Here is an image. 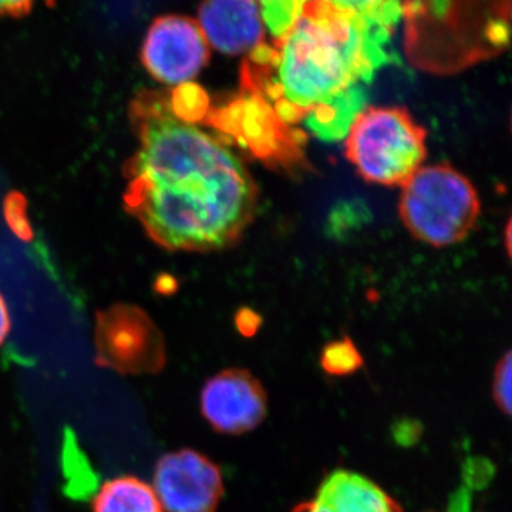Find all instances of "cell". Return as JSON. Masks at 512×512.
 <instances>
[{
  "instance_id": "obj_1",
  "label": "cell",
  "mask_w": 512,
  "mask_h": 512,
  "mask_svg": "<svg viewBox=\"0 0 512 512\" xmlns=\"http://www.w3.org/2000/svg\"><path fill=\"white\" fill-rule=\"evenodd\" d=\"M130 119L138 147L124 168L128 214L168 251L231 247L258 210L248 168L220 140L175 119L167 93H138Z\"/></svg>"
},
{
  "instance_id": "obj_2",
  "label": "cell",
  "mask_w": 512,
  "mask_h": 512,
  "mask_svg": "<svg viewBox=\"0 0 512 512\" xmlns=\"http://www.w3.org/2000/svg\"><path fill=\"white\" fill-rule=\"evenodd\" d=\"M394 32L325 0H308L285 35L248 53L239 90L258 94L288 126L305 123L320 140L338 141L365 109L376 73L399 63Z\"/></svg>"
},
{
  "instance_id": "obj_3",
  "label": "cell",
  "mask_w": 512,
  "mask_h": 512,
  "mask_svg": "<svg viewBox=\"0 0 512 512\" xmlns=\"http://www.w3.org/2000/svg\"><path fill=\"white\" fill-rule=\"evenodd\" d=\"M511 0H402L404 53L423 72L454 74L510 45Z\"/></svg>"
},
{
  "instance_id": "obj_4",
  "label": "cell",
  "mask_w": 512,
  "mask_h": 512,
  "mask_svg": "<svg viewBox=\"0 0 512 512\" xmlns=\"http://www.w3.org/2000/svg\"><path fill=\"white\" fill-rule=\"evenodd\" d=\"M426 140L403 107H365L350 124L345 154L367 183L403 187L426 160Z\"/></svg>"
},
{
  "instance_id": "obj_5",
  "label": "cell",
  "mask_w": 512,
  "mask_h": 512,
  "mask_svg": "<svg viewBox=\"0 0 512 512\" xmlns=\"http://www.w3.org/2000/svg\"><path fill=\"white\" fill-rule=\"evenodd\" d=\"M400 218L431 247L458 244L476 227L481 202L474 185L448 164L421 167L402 187Z\"/></svg>"
},
{
  "instance_id": "obj_6",
  "label": "cell",
  "mask_w": 512,
  "mask_h": 512,
  "mask_svg": "<svg viewBox=\"0 0 512 512\" xmlns=\"http://www.w3.org/2000/svg\"><path fill=\"white\" fill-rule=\"evenodd\" d=\"M202 123L237 141L252 157L288 173L308 167L306 134L288 126L258 94L242 92L221 107H211Z\"/></svg>"
},
{
  "instance_id": "obj_7",
  "label": "cell",
  "mask_w": 512,
  "mask_h": 512,
  "mask_svg": "<svg viewBox=\"0 0 512 512\" xmlns=\"http://www.w3.org/2000/svg\"><path fill=\"white\" fill-rule=\"evenodd\" d=\"M96 363L124 376L157 375L167 363L163 333L143 309L114 305L97 313Z\"/></svg>"
},
{
  "instance_id": "obj_8",
  "label": "cell",
  "mask_w": 512,
  "mask_h": 512,
  "mask_svg": "<svg viewBox=\"0 0 512 512\" xmlns=\"http://www.w3.org/2000/svg\"><path fill=\"white\" fill-rule=\"evenodd\" d=\"M210 56V45L198 22L180 15L154 20L141 47V63L150 76L175 86L194 79Z\"/></svg>"
},
{
  "instance_id": "obj_9",
  "label": "cell",
  "mask_w": 512,
  "mask_h": 512,
  "mask_svg": "<svg viewBox=\"0 0 512 512\" xmlns=\"http://www.w3.org/2000/svg\"><path fill=\"white\" fill-rule=\"evenodd\" d=\"M153 478L164 512H215L224 494L220 467L191 448L158 458Z\"/></svg>"
},
{
  "instance_id": "obj_10",
  "label": "cell",
  "mask_w": 512,
  "mask_h": 512,
  "mask_svg": "<svg viewBox=\"0 0 512 512\" xmlns=\"http://www.w3.org/2000/svg\"><path fill=\"white\" fill-rule=\"evenodd\" d=\"M202 416L218 433L239 436L256 429L268 412L264 386L245 369L222 370L201 390Z\"/></svg>"
},
{
  "instance_id": "obj_11",
  "label": "cell",
  "mask_w": 512,
  "mask_h": 512,
  "mask_svg": "<svg viewBox=\"0 0 512 512\" xmlns=\"http://www.w3.org/2000/svg\"><path fill=\"white\" fill-rule=\"evenodd\" d=\"M198 26L208 45L224 55H244L265 39L264 22L255 0H202Z\"/></svg>"
},
{
  "instance_id": "obj_12",
  "label": "cell",
  "mask_w": 512,
  "mask_h": 512,
  "mask_svg": "<svg viewBox=\"0 0 512 512\" xmlns=\"http://www.w3.org/2000/svg\"><path fill=\"white\" fill-rule=\"evenodd\" d=\"M292 512H403L400 505L369 478L339 470L320 484L315 500Z\"/></svg>"
},
{
  "instance_id": "obj_13",
  "label": "cell",
  "mask_w": 512,
  "mask_h": 512,
  "mask_svg": "<svg viewBox=\"0 0 512 512\" xmlns=\"http://www.w3.org/2000/svg\"><path fill=\"white\" fill-rule=\"evenodd\" d=\"M93 512H164L153 485L136 476L110 478L92 501Z\"/></svg>"
},
{
  "instance_id": "obj_14",
  "label": "cell",
  "mask_w": 512,
  "mask_h": 512,
  "mask_svg": "<svg viewBox=\"0 0 512 512\" xmlns=\"http://www.w3.org/2000/svg\"><path fill=\"white\" fill-rule=\"evenodd\" d=\"M168 104L175 119L183 123H202L211 109L210 97L200 86L191 82L178 84L168 94Z\"/></svg>"
},
{
  "instance_id": "obj_15",
  "label": "cell",
  "mask_w": 512,
  "mask_h": 512,
  "mask_svg": "<svg viewBox=\"0 0 512 512\" xmlns=\"http://www.w3.org/2000/svg\"><path fill=\"white\" fill-rule=\"evenodd\" d=\"M375 25L396 30L402 20V0H325Z\"/></svg>"
},
{
  "instance_id": "obj_16",
  "label": "cell",
  "mask_w": 512,
  "mask_h": 512,
  "mask_svg": "<svg viewBox=\"0 0 512 512\" xmlns=\"http://www.w3.org/2000/svg\"><path fill=\"white\" fill-rule=\"evenodd\" d=\"M320 365L328 375L349 376L363 365V357L349 338L330 342L323 349Z\"/></svg>"
},
{
  "instance_id": "obj_17",
  "label": "cell",
  "mask_w": 512,
  "mask_h": 512,
  "mask_svg": "<svg viewBox=\"0 0 512 512\" xmlns=\"http://www.w3.org/2000/svg\"><path fill=\"white\" fill-rule=\"evenodd\" d=\"M308 0H259L262 22L268 26L272 39L285 35L301 16Z\"/></svg>"
},
{
  "instance_id": "obj_18",
  "label": "cell",
  "mask_w": 512,
  "mask_h": 512,
  "mask_svg": "<svg viewBox=\"0 0 512 512\" xmlns=\"http://www.w3.org/2000/svg\"><path fill=\"white\" fill-rule=\"evenodd\" d=\"M28 205L26 198L20 192H10L6 197L3 212L10 229L23 241H30L33 237L32 227L28 218Z\"/></svg>"
},
{
  "instance_id": "obj_19",
  "label": "cell",
  "mask_w": 512,
  "mask_h": 512,
  "mask_svg": "<svg viewBox=\"0 0 512 512\" xmlns=\"http://www.w3.org/2000/svg\"><path fill=\"white\" fill-rule=\"evenodd\" d=\"M511 352L505 353L498 362L493 380V397L501 412L511 414Z\"/></svg>"
},
{
  "instance_id": "obj_20",
  "label": "cell",
  "mask_w": 512,
  "mask_h": 512,
  "mask_svg": "<svg viewBox=\"0 0 512 512\" xmlns=\"http://www.w3.org/2000/svg\"><path fill=\"white\" fill-rule=\"evenodd\" d=\"M35 5V0H0V18H23Z\"/></svg>"
},
{
  "instance_id": "obj_21",
  "label": "cell",
  "mask_w": 512,
  "mask_h": 512,
  "mask_svg": "<svg viewBox=\"0 0 512 512\" xmlns=\"http://www.w3.org/2000/svg\"><path fill=\"white\" fill-rule=\"evenodd\" d=\"M261 325V318L252 311H241L237 316L239 332L245 336H252Z\"/></svg>"
},
{
  "instance_id": "obj_22",
  "label": "cell",
  "mask_w": 512,
  "mask_h": 512,
  "mask_svg": "<svg viewBox=\"0 0 512 512\" xmlns=\"http://www.w3.org/2000/svg\"><path fill=\"white\" fill-rule=\"evenodd\" d=\"M10 332V315L5 299L0 295V346L3 345Z\"/></svg>"
},
{
  "instance_id": "obj_23",
  "label": "cell",
  "mask_w": 512,
  "mask_h": 512,
  "mask_svg": "<svg viewBox=\"0 0 512 512\" xmlns=\"http://www.w3.org/2000/svg\"><path fill=\"white\" fill-rule=\"evenodd\" d=\"M505 245H507L508 255H511V221H508L505 227Z\"/></svg>"
}]
</instances>
